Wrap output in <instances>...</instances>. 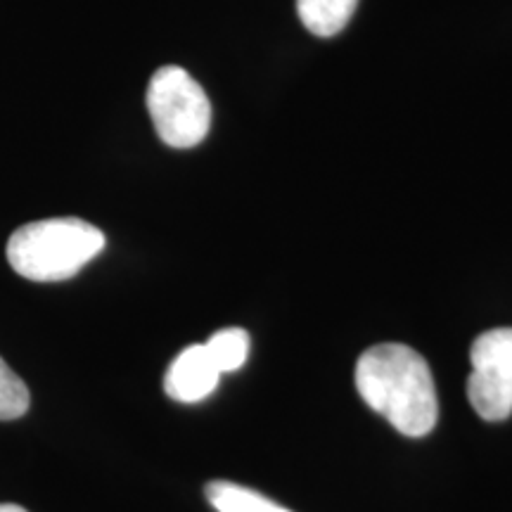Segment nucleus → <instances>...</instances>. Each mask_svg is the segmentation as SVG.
I'll return each instance as SVG.
<instances>
[{"label":"nucleus","mask_w":512,"mask_h":512,"mask_svg":"<svg viewBox=\"0 0 512 512\" xmlns=\"http://www.w3.org/2000/svg\"><path fill=\"white\" fill-rule=\"evenodd\" d=\"M467 399L479 418L489 422L512 415V328H496L475 339Z\"/></svg>","instance_id":"4"},{"label":"nucleus","mask_w":512,"mask_h":512,"mask_svg":"<svg viewBox=\"0 0 512 512\" xmlns=\"http://www.w3.org/2000/svg\"><path fill=\"white\" fill-rule=\"evenodd\" d=\"M0 512H27L22 508V505H15V503H0Z\"/></svg>","instance_id":"10"},{"label":"nucleus","mask_w":512,"mask_h":512,"mask_svg":"<svg viewBox=\"0 0 512 512\" xmlns=\"http://www.w3.org/2000/svg\"><path fill=\"white\" fill-rule=\"evenodd\" d=\"M147 112L162 143L176 150L200 145L211 126V102L207 93L176 64L152 74L147 86Z\"/></svg>","instance_id":"3"},{"label":"nucleus","mask_w":512,"mask_h":512,"mask_svg":"<svg viewBox=\"0 0 512 512\" xmlns=\"http://www.w3.org/2000/svg\"><path fill=\"white\" fill-rule=\"evenodd\" d=\"M249 335L247 330L242 328H223L219 332H214L204 347H207L211 361L214 366L219 368V373H235L245 366L247 356H249Z\"/></svg>","instance_id":"8"},{"label":"nucleus","mask_w":512,"mask_h":512,"mask_svg":"<svg viewBox=\"0 0 512 512\" xmlns=\"http://www.w3.org/2000/svg\"><path fill=\"white\" fill-rule=\"evenodd\" d=\"M207 501L216 512H292L259 491L235 482L207 484Z\"/></svg>","instance_id":"7"},{"label":"nucleus","mask_w":512,"mask_h":512,"mask_svg":"<svg viewBox=\"0 0 512 512\" xmlns=\"http://www.w3.org/2000/svg\"><path fill=\"white\" fill-rule=\"evenodd\" d=\"M356 5L358 0H297V12L311 34L330 38L347 27Z\"/></svg>","instance_id":"6"},{"label":"nucleus","mask_w":512,"mask_h":512,"mask_svg":"<svg viewBox=\"0 0 512 512\" xmlns=\"http://www.w3.org/2000/svg\"><path fill=\"white\" fill-rule=\"evenodd\" d=\"M29 389L15 370L0 358V420H17L29 411Z\"/></svg>","instance_id":"9"},{"label":"nucleus","mask_w":512,"mask_h":512,"mask_svg":"<svg viewBox=\"0 0 512 512\" xmlns=\"http://www.w3.org/2000/svg\"><path fill=\"white\" fill-rule=\"evenodd\" d=\"M356 389L396 432L425 437L439 420L432 370L406 344L384 342L370 347L356 363Z\"/></svg>","instance_id":"1"},{"label":"nucleus","mask_w":512,"mask_h":512,"mask_svg":"<svg viewBox=\"0 0 512 512\" xmlns=\"http://www.w3.org/2000/svg\"><path fill=\"white\" fill-rule=\"evenodd\" d=\"M221 373L204 344H192L174 358L164 377V392L174 401L197 403L219 387Z\"/></svg>","instance_id":"5"},{"label":"nucleus","mask_w":512,"mask_h":512,"mask_svg":"<svg viewBox=\"0 0 512 512\" xmlns=\"http://www.w3.org/2000/svg\"><path fill=\"white\" fill-rule=\"evenodd\" d=\"M105 249V235L93 223L64 216L17 228L8 240L12 271L34 283H62L74 278Z\"/></svg>","instance_id":"2"}]
</instances>
